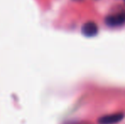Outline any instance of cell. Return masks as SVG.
<instances>
[{"label": "cell", "mask_w": 125, "mask_h": 124, "mask_svg": "<svg viewBox=\"0 0 125 124\" xmlns=\"http://www.w3.org/2000/svg\"><path fill=\"white\" fill-rule=\"evenodd\" d=\"M124 116V115L123 113H115L101 116L98 122L100 124H116L122 121Z\"/></svg>", "instance_id": "3957f363"}, {"label": "cell", "mask_w": 125, "mask_h": 124, "mask_svg": "<svg viewBox=\"0 0 125 124\" xmlns=\"http://www.w3.org/2000/svg\"><path fill=\"white\" fill-rule=\"evenodd\" d=\"M81 31H82V33L83 36L91 38V37H94L97 35L99 29H98L97 25L94 22L89 21L83 25Z\"/></svg>", "instance_id": "7a4b0ae2"}, {"label": "cell", "mask_w": 125, "mask_h": 124, "mask_svg": "<svg viewBox=\"0 0 125 124\" xmlns=\"http://www.w3.org/2000/svg\"><path fill=\"white\" fill-rule=\"evenodd\" d=\"M125 23V11L111 15L105 18V24L108 27H117Z\"/></svg>", "instance_id": "6da1fadb"}, {"label": "cell", "mask_w": 125, "mask_h": 124, "mask_svg": "<svg viewBox=\"0 0 125 124\" xmlns=\"http://www.w3.org/2000/svg\"><path fill=\"white\" fill-rule=\"evenodd\" d=\"M124 2H125V0H124Z\"/></svg>", "instance_id": "277c9868"}]
</instances>
